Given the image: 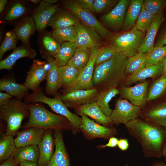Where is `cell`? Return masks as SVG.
I'll return each instance as SVG.
<instances>
[{
  "mask_svg": "<svg viewBox=\"0 0 166 166\" xmlns=\"http://www.w3.org/2000/svg\"><path fill=\"white\" fill-rule=\"evenodd\" d=\"M7 0H0V13L1 14L4 10L6 6L7 3Z\"/></svg>",
  "mask_w": 166,
  "mask_h": 166,
  "instance_id": "11a10c76",
  "label": "cell"
},
{
  "mask_svg": "<svg viewBox=\"0 0 166 166\" xmlns=\"http://www.w3.org/2000/svg\"><path fill=\"white\" fill-rule=\"evenodd\" d=\"M19 166H38L37 163L30 161H22L20 163Z\"/></svg>",
  "mask_w": 166,
  "mask_h": 166,
  "instance_id": "db71d44e",
  "label": "cell"
},
{
  "mask_svg": "<svg viewBox=\"0 0 166 166\" xmlns=\"http://www.w3.org/2000/svg\"><path fill=\"white\" fill-rule=\"evenodd\" d=\"M120 94L119 90L116 88H111L98 91L96 98V102L103 113L110 118L112 111L109 103L113 98Z\"/></svg>",
  "mask_w": 166,
  "mask_h": 166,
  "instance_id": "4dcf8cb0",
  "label": "cell"
},
{
  "mask_svg": "<svg viewBox=\"0 0 166 166\" xmlns=\"http://www.w3.org/2000/svg\"><path fill=\"white\" fill-rule=\"evenodd\" d=\"M116 53L115 50L108 45L98 48L95 62V66L110 59Z\"/></svg>",
  "mask_w": 166,
  "mask_h": 166,
  "instance_id": "f6af8a7d",
  "label": "cell"
},
{
  "mask_svg": "<svg viewBox=\"0 0 166 166\" xmlns=\"http://www.w3.org/2000/svg\"><path fill=\"white\" fill-rule=\"evenodd\" d=\"M146 34L134 27L129 30L112 35L107 39L108 45L116 53H121L129 57L138 52Z\"/></svg>",
  "mask_w": 166,
  "mask_h": 166,
  "instance_id": "8992f818",
  "label": "cell"
},
{
  "mask_svg": "<svg viewBox=\"0 0 166 166\" xmlns=\"http://www.w3.org/2000/svg\"><path fill=\"white\" fill-rule=\"evenodd\" d=\"M29 104L12 98L0 104V118L6 124L5 134L13 136L22 127V121L29 117Z\"/></svg>",
  "mask_w": 166,
  "mask_h": 166,
  "instance_id": "277c9868",
  "label": "cell"
},
{
  "mask_svg": "<svg viewBox=\"0 0 166 166\" xmlns=\"http://www.w3.org/2000/svg\"><path fill=\"white\" fill-rule=\"evenodd\" d=\"M80 21L73 13L66 9L59 8L49 20L48 26L53 30L74 26Z\"/></svg>",
  "mask_w": 166,
  "mask_h": 166,
  "instance_id": "d4e9b609",
  "label": "cell"
},
{
  "mask_svg": "<svg viewBox=\"0 0 166 166\" xmlns=\"http://www.w3.org/2000/svg\"><path fill=\"white\" fill-rule=\"evenodd\" d=\"M54 39L60 44L66 42H75L76 33L74 26L53 30L51 33Z\"/></svg>",
  "mask_w": 166,
  "mask_h": 166,
  "instance_id": "ab89813d",
  "label": "cell"
},
{
  "mask_svg": "<svg viewBox=\"0 0 166 166\" xmlns=\"http://www.w3.org/2000/svg\"><path fill=\"white\" fill-rule=\"evenodd\" d=\"M80 72L76 68L68 65L59 66L58 73L61 87L64 89L71 85L77 79Z\"/></svg>",
  "mask_w": 166,
  "mask_h": 166,
  "instance_id": "e575fe53",
  "label": "cell"
},
{
  "mask_svg": "<svg viewBox=\"0 0 166 166\" xmlns=\"http://www.w3.org/2000/svg\"><path fill=\"white\" fill-rule=\"evenodd\" d=\"M143 108L135 105L128 101L122 98L117 100L112 110L110 118L113 124L124 125L140 116Z\"/></svg>",
  "mask_w": 166,
  "mask_h": 166,
  "instance_id": "ba28073f",
  "label": "cell"
},
{
  "mask_svg": "<svg viewBox=\"0 0 166 166\" xmlns=\"http://www.w3.org/2000/svg\"><path fill=\"white\" fill-rule=\"evenodd\" d=\"M128 140L126 138H120L118 140L117 145L118 148L121 151L127 150L129 147Z\"/></svg>",
  "mask_w": 166,
  "mask_h": 166,
  "instance_id": "f907efd6",
  "label": "cell"
},
{
  "mask_svg": "<svg viewBox=\"0 0 166 166\" xmlns=\"http://www.w3.org/2000/svg\"><path fill=\"white\" fill-rule=\"evenodd\" d=\"M46 62L34 59L27 72L23 85L29 89L34 92L39 88L41 83L46 79L48 72L44 68Z\"/></svg>",
  "mask_w": 166,
  "mask_h": 166,
  "instance_id": "2e32d148",
  "label": "cell"
},
{
  "mask_svg": "<svg viewBox=\"0 0 166 166\" xmlns=\"http://www.w3.org/2000/svg\"><path fill=\"white\" fill-rule=\"evenodd\" d=\"M36 55V52L30 46L22 44L14 49L7 57L0 61V69L10 70L18 59L23 57L33 59Z\"/></svg>",
  "mask_w": 166,
  "mask_h": 166,
  "instance_id": "603a6c76",
  "label": "cell"
},
{
  "mask_svg": "<svg viewBox=\"0 0 166 166\" xmlns=\"http://www.w3.org/2000/svg\"><path fill=\"white\" fill-rule=\"evenodd\" d=\"M12 156L6 160L1 163L0 166H18Z\"/></svg>",
  "mask_w": 166,
  "mask_h": 166,
  "instance_id": "816d5d0a",
  "label": "cell"
},
{
  "mask_svg": "<svg viewBox=\"0 0 166 166\" xmlns=\"http://www.w3.org/2000/svg\"><path fill=\"white\" fill-rule=\"evenodd\" d=\"M27 103H41L46 104L56 113L66 118L70 122L71 131L75 134L80 130L81 118L70 111L68 107L63 102L61 94L57 93L53 98L47 97L44 93L42 88L40 87L32 93L29 94L24 98Z\"/></svg>",
  "mask_w": 166,
  "mask_h": 166,
  "instance_id": "5b68a950",
  "label": "cell"
},
{
  "mask_svg": "<svg viewBox=\"0 0 166 166\" xmlns=\"http://www.w3.org/2000/svg\"><path fill=\"white\" fill-rule=\"evenodd\" d=\"M164 127L166 129V125Z\"/></svg>",
  "mask_w": 166,
  "mask_h": 166,
  "instance_id": "94428289",
  "label": "cell"
},
{
  "mask_svg": "<svg viewBox=\"0 0 166 166\" xmlns=\"http://www.w3.org/2000/svg\"><path fill=\"white\" fill-rule=\"evenodd\" d=\"M62 131L54 130L55 148L47 166H71L69 156L63 140Z\"/></svg>",
  "mask_w": 166,
  "mask_h": 166,
  "instance_id": "e0dca14e",
  "label": "cell"
},
{
  "mask_svg": "<svg viewBox=\"0 0 166 166\" xmlns=\"http://www.w3.org/2000/svg\"><path fill=\"white\" fill-rule=\"evenodd\" d=\"M98 92L96 88L89 90L78 89L62 93L61 98L68 107L75 109L80 106L95 101Z\"/></svg>",
  "mask_w": 166,
  "mask_h": 166,
  "instance_id": "5bb4252c",
  "label": "cell"
},
{
  "mask_svg": "<svg viewBox=\"0 0 166 166\" xmlns=\"http://www.w3.org/2000/svg\"></svg>",
  "mask_w": 166,
  "mask_h": 166,
  "instance_id": "6125c7cd",
  "label": "cell"
},
{
  "mask_svg": "<svg viewBox=\"0 0 166 166\" xmlns=\"http://www.w3.org/2000/svg\"><path fill=\"white\" fill-rule=\"evenodd\" d=\"M14 136L2 133L0 139V162L6 160L11 157L16 147Z\"/></svg>",
  "mask_w": 166,
  "mask_h": 166,
  "instance_id": "74e56055",
  "label": "cell"
},
{
  "mask_svg": "<svg viewBox=\"0 0 166 166\" xmlns=\"http://www.w3.org/2000/svg\"><path fill=\"white\" fill-rule=\"evenodd\" d=\"M45 60L50 64L51 67L46 79L44 93L47 95L54 97L58 93V90L61 88L58 73L59 65L53 57H48Z\"/></svg>",
  "mask_w": 166,
  "mask_h": 166,
  "instance_id": "83f0119b",
  "label": "cell"
},
{
  "mask_svg": "<svg viewBox=\"0 0 166 166\" xmlns=\"http://www.w3.org/2000/svg\"><path fill=\"white\" fill-rule=\"evenodd\" d=\"M98 49H92L91 57L88 64L80 72L77 78L73 83L61 90L62 93L78 89L89 90L94 88L92 84V79Z\"/></svg>",
  "mask_w": 166,
  "mask_h": 166,
  "instance_id": "8fae6325",
  "label": "cell"
},
{
  "mask_svg": "<svg viewBox=\"0 0 166 166\" xmlns=\"http://www.w3.org/2000/svg\"><path fill=\"white\" fill-rule=\"evenodd\" d=\"M30 114L28 121L22 126L23 129L36 127L45 130L67 131L71 129L69 121L65 117L53 113L41 103L29 104Z\"/></svg>",
  "mask_w": 166,
  "mask_h": 166,
  "instance_id": "3957f363",
  "label": "cell"
},
{
  "mask_svg": "<svg viewBox=\"0 0 166 166\" xmlns=\"http://www.w3.org/2000/svg\"><path fill=\"white\" fill-rule=\"evenodd\" d=\"M92 49L84 47H77L75 53L67 65L77 68L80 72L87 65L89 61Z\"/></svg>",
  "mask_w": 166,
  "mask_h": 166,
  "instance_id": "d6a6232c",
  "label": "cell"
},
{
  "mask_svg": "<svg viewBox=\"0 0 166 166\" xmlns=\"http://www.w3.org/2000/svg\"><path fill=\"white\" fill-rule=\"evenodd\" d=\"M38 42L41 56L45 60L53 57L61 46V44L54 39L52 33L45 30L39 33Z\"/></svg>",
  "mask_w": 166,
  "mask_h": 166,
  "instance_id": "7402d4cb",
  "label": "cell"
},
{
  "mask_svg": "<svg viewBox=\"0 0 166 166\" xmlns=\"http://www.w3.org/2000/svg\"><path fill=\"white\" fill-rule=\"evenodd\" d=\"M166 93V73L154 81L148 90L147 101L155 100Z\"/></svg>",
  "mask_w": 166,
  "mask_h": 166,
  "instance_id": "f35d334b",
  "label": "cell"
},
{
  "mask_svg": "<svg viewBox=\"0 0 166 166\" xmlns=\"http://www.w3.org/2000/svg\"><path fill=\"white\" fill-rule=\"evenodd\" d=\"M162 157L166 161V143L164 145L162 152Z\"/></svg>",
  "mask_w": 166,
  "mask_h": 166,
  "instance_id": "680465c9",
  "label": "cell"
},
{
  "mask_svg": "<svg viewBox=\"0 0 166 166\" xmlns=\"http://www.w3.org/2000/svg\"><path fill=\"white\" fill-rule=\"evenodd\" d=\"M30 2L34 4H37L40 3L41 1L40 0H30Z\"/></svg>",
  "mask_w": 166,
  "mask_h": 166,
  "instance_id": "91938a15",
  "label": "cell"
},
{
  "mask_svg": "<svg viewBox=\"0 0 166 166\" xmlns=\"http://www.w3.org/2000/svg\"><path fill=\"white\" fill-rule=\"evenodd\" d=\"M163 63V74L166 73V57L162 61Z\"/></svg>",
  "mask_w": 166,
  "mask_h": 166,
  "instance_id": "9f6ffc18",
  "label": "cell"
},
{
  "mask_svg": "<svg viewBox=\"0 0 166 166\" xmlns=\"http://www.w3.org/2000/svg\"><path fill=\"white\" fill-rule=\"evenodd\" d=\"M18 39L13 30L9 31L6 33L4 39L0 47V60L7 51L16 48Z\"/></svg>",
  "mask_w": 166,
  "mask_h": 166,
  "instance_id": "b9f144b4",
  "label": "cell"
},
{
  "mask_svg": "<svg viewBox=\"0 0 166 166\" xmlns=\"http://www.w3.org/2000/svg\"><path fill=\"white\" fill-rule=\"evenodd\" d=\"M108 143L105 145H99L97 148L99 149H102L106 147L115 148L117 145L118 139L114 136L112 137L109 139Z\"/></svg>",
  "mask_w": 166,
  "mask_h": 166,
  "instance_id": "681fc988",
  "label": "cell"
},
{
  "mask_svg": "<svg viewBox=\"0 0 166 166\" xmlns=\"http://www.w3.org/2000/svg\"><path fill=\"white\" fill-rule=\"evenodd\" d=\"M78 4L85 10L93 13L94 0H76Z\"/></svg>",
  "mask_w": 166,
  "mask_h": 166,
  "instance_id": "7dc6e473",
  "label": "cell"
},
{
  "mask_svg": "<svg viewBox=\"0 0 166 166\" xmlns=\"http://www.w3.org/2000/svg\"><path fill=\"white\" fill-rule=\"evenodd\" d=\"M77 48L74 42L61 43L60 48L53 57L57 61L59 66L66 65L73 56Z\"/></svg>",
  "mask_w": 166,
  "mask_h": 166,
  "instance_id": "d590c367",
  "label": "cell"
},
{
  "mask_svg": "<svg viewBox=\"0 0 166 166\" xmlns=\"http://www.w3.org/2000/svg\"><path fill=\"white\" fill-rule=\"evenodd\" d=\"M36 30L32 16H25L22 17L15 24L13 31L18 40L23 44L30 46V39Z\"/></svg>",
  "mask_w": 166,
  "mask_h": 166,
  "instance_id": "44dd1931",
  "label": "cell"
},
{
  "mask_svg": "<svg viewBox=\"0 0 166 166\" xmlns=\"http://www.w3.org/2000/svg\"><path fill=\"white\" fill-rule=\"evenodd\" d=\"M166 45V28L160 33L154 43V46H163Z\"/></svg>",
  "mask_w": 166,
  "mask_h": 166,
  "instance_id": "c3c4849f",
  "label": "cell"
},
{
  "mask_svg": "<svg viewBox=\"0 0 166 166\" xmlns=\"http://www.w3.org/2000/svg\"><path fill=\"white\" fill-rule=\"evenodd\" d=\"M155 16L142 7L134 27L146 34L152 24Z\"/></svg>",
  "mask_w": 166,
  "mask_h": 166,
  "instance_id": "60d3db41",
  "label": "cell"
},
{
  "mask_svg": "<svg viewBox=\"0 0 166 166\" xmlns=\"http://www.w3.org/2000/svg\"><path fill=\"white\" fill-rule=\"evenodd\" d=\"M81 116V120L80 130L89 139L97 138L109 139L117 134V130L114 127L101 125L85 115Z\"/></svg>",
  "mask_w": 166,
  "mask_h": 166,
  "instance_id": "30bf717a",
  "label": "cell"
},
{
  "mask_svg": "<svg viewBox=\"0 0 166 166\" xmlns=\"http://www.w3.org/2000/svg\"><path fill=\"white\" fill-rule=\"evenodd\" d=\"M13 97L6 92H0V104L13 98Z\"/></svg>",
  "mask_w": 166,
  "mask_h": 166,
  "instance_id": "f5cc1de1",
  "label": "cell"
},
{
  "mask_svg": "<svg viewBox=\"0 0 166 166\" xmlns=\"http://www.w3.org/2000/svg\"><path fill=\"white\" fill-rule=\"evenodd\" d=\"M29 89L22 84L17 83L13 77H7L0 80V91H5L17 99L25 98L29 93Z\"/></svg>",
  "mask_w": 166,
  "mask_h": 166,
  "instance_id": "f1b7e54d",
  "label": "cell"
},
{
  "mask_svg": "<svg viewBox=\"0 0 166 166\" xmlns=\"http://www.w3.org/2000/svg\"><path fill=\"white\" fill-rule=\"evenodd\" d=\"M77 47H84L91 49L99 48L102 44L100 35L92 28L80 21L74 26Z\"/></svg>",
  "mask_w": 166,
  "mask_h": 166,
  "instance_id": "7c38bea8",
  "label": "cell"
},
{
  "mask_svg": "<svg viewBox=\"0 0 166 166\" xmlns=\"http://www.w3.org/2000/svg\"><path fill=\"white\" fill-rule=\"evenodd\" d=\"M166 57V45L154 46L147 54L146 66L156 64L162 61Z\"/></svg>",
  "mask_w": 166,
  "mask_h": 166,
  "instance_id": "7bdbcfd3",
  "label": "cell"
},
{
  "mask_svg": "<svg viewBox=\"0 0 166 166\" xmlns=\"http://www.w3.org/2000/svg\"><path fill=\"white\" fill-rule=\"evenodd\" d=\"M12 156L18 165L20 162L25 161L38 163L39 156L38 146L29 145L17 148Z\"/></svg>",
  "mask_w": 166,
  "mask_h": 166,
  "instance_id": "1f68e13d",
  "label": "cell"
},
{
  "mask_svg": "<svg viewBox=\"0 0 166 166\" xmlns=\"http://www.w3.org/2000/svg\"><path fill=\"white\" fill-rule=\"evenodd\" d=\"M57 4H50L41 1L32 12V15L35 22L36 30L39 33L48 26L51 17L58 9Z\"/></svg>",
  "mask_w": 166,
  "mask_h": 166,
  "instance_id": "9a60e30c",
  "label": "cell"
},
{
  "mask_svg": "<svg viewBox=\"0 0 166 166\" xmlns=\"http://www.w3.org/2000/svg\"><path fill=\"white\" fill-rule=\"evenodd\" d=\"M130 1L119 0L111 10L100 17L99 21L109 31H118L122 26Z\"/></svg>",
  "mask_w": 166,
  "mask_h": 166,
  "instance_id": "9c48e42d",
  "label": "cell"
},
{
  "mask_svg": "<svg viewBox=\"0 0 166 166\" xmlns=\"http://www.w3.org/2000/svg\"><path fill=\"white\" fill-rule=\"evenodd\" d=\"M128 57L116 53L108 60L95 66L92 79L94 88L98 91L116 88L124 81Z\"/></svg>",
  "mask_w": 166,
  "mask_h": 166,
  "instance_id": "7a4b0ae2",
  "label": "cell"
},
{
  "mask_svg": "<svg viewBox=\"0 0 166 166\" xmlns=\"http://www.w3.org/2000/svg\"><path fill=\"white\" fill-rule=\"evenodd\" d=\"M63 6L65 9L74 14L80 21L92 28L102 37L107 40L112 35V33L103 26L93 13L82 8L76 0H65Z\"/></svg>",
  "mask_w": 166,
  "mask_h": 166,
  "instance_id": "52a82bcc",
  "label": "cell"
},
{
  "mask_svg": "<svg viewBox=\"0 0 166 166\" xmlns=\"http://www.w3.org/2000/svg\"><path fill=\"white\" fill-rule=\"evenodd\" d=\"M142 7L155 16L166 7V0H145Z\"/></svg>",
  "mask_w": 166,
  "mask_h": 166,
  "instance_id": "ee69618b",
  "label": "cell"
},
{
  "mask_svg": "<svg viewBox=\"0 0 166 166\" xmlns=\"http://www.w3.org/2000/svg\"><path fill=\"white\" fill-rule=\"evenodd\" d=\"M118 1L117 0H94V12L101 13L110 11Z\"/></svg>",
  "mask_w": 166,
  "mask_h": 166,
  "instance_id": "bcb514c9",
  "label": "cell"
},
{
  "mask_svg": "<svg viewBox=\"0 0 166 166\" xmlns=\"http://www.w3.org/2000/svg\"><path fill=\"white\" fill-rule=\"evenodd\" d=\"M125 125L129 134L140 144L145 157H162L166 143V129L164 127L139 118Z\"/></svg>",
  "mask_w": 166,
  "mask_h": 166,
  "instance_id": "6da1fadb",
  "label": "cell"
},
{
  "mask_svg": "<svg viewBox=\"0 0 166 166\" xmlns=\"http://www.w3.org/2000/svg\"><path fill=\"white\" fill-rule=\"evenodd\" d=\"M143 2V0L130 1L121 28L122 30H128L134 26L142 9Z\"/></svg>",
  "mask_w": 166,
  "mask_h": 166,
  "instance_id": "f546056e",
  "label": "cell"
},
{
  "mask_svg": "<svg viewBox=\"0 0 166 166\" xmlns=\"http://www.w3.org/2000/svg\"><path fill=\"white\" fill-rule=\"evenodd\" d=\"M53 130H45L42 140L38 145L39 151L38 166H47L53 156L55 141Z\"/></svg>",
  "mask_w": 166,
  "mask_h": 166,
  "instance_id": "ffe728a7",
  "label": "cell"
},
{
  "mask_svg": "<svg viewBox=\"0 0 166 166\" xmlns=\"http://www.w3.org/2000/svg\"><path fill=\"white\" fill-rule=\"evenodd\" d=\"M140 117L141 118L147 121L165 126L166 125V101L144 109L143 108Z\"/></svg>",
  "mask_w": 166,
  "mask_h": 166,
  "instance_id": "cb8c5ba5",
  "label": "cell"
},
{
  "mask_svg": "<svg viewBox=\"0 0 166 166\" xmlns=\"http://www.w3.org/2000/svg\"><path fill=\"white\" fill-rule=\"evenodd\" d=\"M28 10V7L23 1H16L10 4L3 15L5 22H9L24 15Z\"/></svg>",
  "mask_w": 166,
  "mask_h": 166,
  "instance_id": "8d00e7d4",
  "label": "cell"
},
{
  "mask_svg": "<svg viewBox=\"0 0 166 166\" xmlns=\"http://www.w3.org/2000/svg\"><path fill=\"white\" fill-rule=\"evenodd\" d=\"M148 85L149 81H145L132 87L124 86L119 90L120 94L124 99L143 108L147 102Z\"/></svg>",
  "mask_w": 166,
  "mask_h": 166,
  "instance_id": "4fadbf2b",
  "label": "cell"
},
{
  "mask_svg": "<svg viewBox=\"0 0 166 166\" xmlns=\"http://www.w3.org/2000/svg\"><path fill=\"white\" fill-rule=\"evenodd\" d=\"M42 1L50 4H55L58 2L57 0H43Z\"/></svg>",
  "mask_w": 166,
  "mask_h": 166,
  "instance_id": "6f0895ef",
  "label": "cell"
},
{
  "mask_svg": "<svg viewBox=\"0 0 166 166\" xmlns=\"http://www.w3.org/2000/svg\"><path fill=\"white\" fill-rule=\"evenodd\" d=\"M163 74L162 61L145 67L138 72L126 76L124 81V86H129L133 84L145 80L148 78H156Z\"/></svg>",
  "mask_w": 166,
  "mask_h": 166,
  "instance_id": "484cf974",
  "label": "cell"
},
{
  "mask_svg": "<svg viewBox=\"0 0 166 166\" xmlns=\"http://www.w3.org/2000/svg\"><path fill=\"white\" fill-rule=\"evenodd\" d=\"M165 20L163 11L155 15L138 52L148 54L154 47L155 39L161 24Z\"/></svg>",
  "mask_w": 166,
  "mask_h": 166,
  "instance_id": "4316f807",
  "label": "cell"
},
{
  "mask_svg": "<svg viewBox=\"0 0 166 166\" xmlns=\"http://www.w3.org/2000/svg\"><path fill=\"white\" fill-rule=\"evenodd\" d=\"M45 130L31 127L18 131L14 139L16 148L37 145L42 140Z\"/></svg>",
  "mask_w": 166,
  "mask_h": 166,
  "instance_id": "d6986e66",
  "label": "cell"
},
{
  "mask_svg": "<svg viewBox=\"0 0 166 166\" xmlns=\"http://www.w3.org/2000/svg\"><path fill=\"white\" fill-rule=\"evenodd\" d=\"M147 54L138 52L128 57L125 74L126 76L132 75L146 67Z\"/></svg>",
  "mask_w": 166,
  "mask_h": 166,
  "instance_id": "836d02e7",
  "label": "cell"
},
{
  "mask_svg": "<svg viewBox=\"0 0 166 166\" xmlns=\"http://www.w3.org/2000/svg\"><path fill=\"white\" fill-rule=\"evenodd\" d=\"M75 110L77 114L88 116L99 124L108 127H113L111 118L103 113L96 101L80 106L75 108Z\"/></svg>",
  "mask_w": 166,
  "mask_h": 166,
  "instance_id": "ac0fdd59",
  "label": "cell"
}]
</instances>
